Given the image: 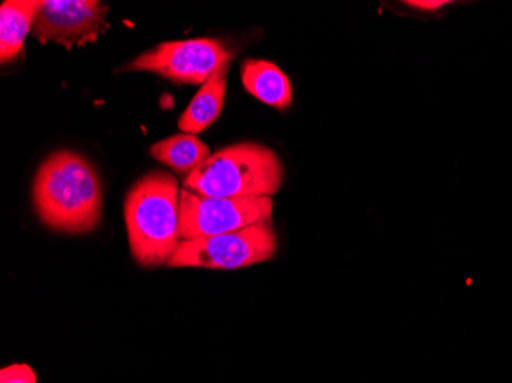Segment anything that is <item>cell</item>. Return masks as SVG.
I'll list each match as a JSON object with an SVG mask.
<instances>
[{"instance_id": "6da1fadb", "label": "cell", "mask_w": 512, "mask_h": 383, "mask_svg": "<svg viewBox=\"0 0 512 383\" xmlns=\"http://www.w3.org/2000/svg\"><path fill=\"white\" fill-rule=\"evenodd\" d=\"M43 224L66 233H88L102 217V186L86 158L60 151L43 161L33 186Z\"/></svg>"}, {"instance_id": "7a4b0ae2", "label": "cell", "mask_w": 512, "mask_h": 383, "mask_svg": "<svg viewBox=\"0 0 512 383\" xmlns=\"http://www.w3.org/2000/svg\"><path fill=\"white\" fill-rule=\"evenodd\" d=\"M180 190L177 178L151 172L126 195L129 246L142 266H161L177 252L181 243Z\"/></svg>"}, {"instance_id": "3957f363", "label": "cell", "mask_w": 512, "mask_h": 383, "mask_svg": "<svg viewBox=\"0 0 512 383\" xmlns=\"http://www.w3.org/2000/svg\"><path fill=\"white\" fill-rule=\"evenodd\" d=\"M284 167L272 149L238 143L215 152L184 180V189L201 197H272L281 189Z\"/></svg>"}, {"instance_id": "277c9868", "label": "cell", "mask_w": 512, "mask_h": 383, "mask_svg": "<svg viewBox=\"0 0 512 383\" xmlns=\"http://www.w3.org/2000/svg\"><path fill=\"white\" fill-rule=\"evenodd\" d=\"M278 249L270 224H258L237 232L181 241L169 267L234 270L269 261Z\"/></svg>"}, {"instance_id": "5b68a950", "label": "cell", "mask_w": 512, "mask_h": 383, "mask_svg": "<svg viewBox=\"0 0 512 383\" xmlns=\"http://www.w3.org/2000/svg\"><path fill=\"white\" fill-rule=\"evenodd\" d=\"M272 213V197L212 198L181 189V241L270 224Z\"/></svg>"}, {"instance_id": "8992f818", "label": "cell", "mask_w": 512, "mask_h": 383, "mask_svg": "<svg viewBox=\"0 0 512 383\" xmlns=\"http://www.w3.org/2000/svg\"><path fill=\"white\" fill-rule=\"evenodd\" d=\"M232 62V53L214 39L175 40L160 43L129 65L177 83L198 85L211 79L221 66Z\"/></svg>"}, {"instance_id": "52a82bcc", "label": "cell", "mask_w": 512, "mask_h": 383, "mask_svg": "<svg viewBox=\"0 0 512 383\" xmlns=\"http://www.w3.org/2000/svg\"><path fill=\"white\" fill-rule=\"evenodd\" d=\"M108 11L96 0H42L33 36L40 43L54 42L66 50L94 43L109 28Z\"/></svg>"}, {"instance_id": "ba28073f", "label": "cell", "mask_w": 512, "mask_h": 383, "mask_svg": "<svg viewBox=\"0 0 512 383\" xmlns=\"http://www.w3.org/2000/svg\"><path fill=\"white\" fill-rule=\"evenodd\" d=\"M244 88L255 99L272 108L283 109L292 105L293 89L289 77L275 63L250 59L241 68Z\"/></svg>"}, {"instance_id": "9c48e42d", "label": "cell", "mask_w": 512, "mask_h": 383, "mask_svg": "<svg viewBox=\"0 0 512 383\" xmlns=\"http://www.w3.org/2000/svg\"><path fill=\"white\" fill-rule=\"evenodd\" d=\"M229 66L230 63L221 66L211 79L203 83L200 91L192 99L191 105L178 120L181 131L192 135L198 134L217 122V118L223 111L224 100H226Z\"/></svg>"}, {"instance_id": "30bf717a", "label": "cell", "mask_w": 512, "mask_h": 383, "mask_svg": "<svg viewBox=\"0 0 512 383\" xmlns=\"http://www.w3.org/2000/svg\"><path fill=\"white\" fill-rule=\"evenodd\" d=\"M40 5V0H7L0 7V60L4 65L22 53Z\"/></svg>"}, {"instance_id": "8fae6325", "label": "cell", "mask_w": 512, "mask_h": 383, "mask_svg": "<svg viewBox=\"0 0 512 383\" xmlns=\"http://www.w3.org/2000/svg\"><path fill=\"white\" fill-rule=\"evenodd\" d=\"M155 160L174 169L177 174L191 175L211 157V151L200 138L192 134H178L152 145Z\"/></svg>"}, {"instance_id": "7c38bea8", "label": "cell", "mask_w": 512, "mask_h": 383, "mask_svg": "<svg viewBox=\"0 0 512 383\" xmlns=\"http://www.w3.org/2000/svg\"><path fill=\"white\" fill-rule=\"evenodd\" d=\"M0 383H37L36 373L28 365H11L0 373Z\"/></svg>"}, {"instance_id": "4fadbf2b", "label": "cell", "mask_w": 512, "mask_h": 383, "mask_svg": "<svg viewBox=\"0 0 512 383\" xmlns=\"http://www.w3.org/2000/svg\"><path fill=\"white\" fill-rule=\"evenodd\" d=\"M405 4L410 5L411 8H416V10L434 11L445 7L450 2H447V0H410Z\"/></svg>"}]
</instances>
